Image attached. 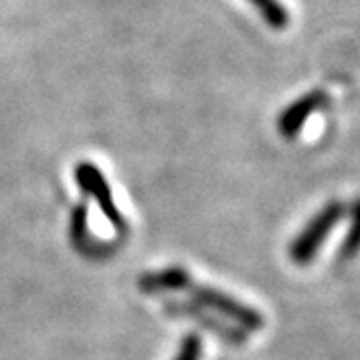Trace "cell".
Listing matches in <instances>:
<instances>
[{"instance_id":"obj_1","label":"cell","mask_w":360,"mask_h":360,"mask_svg":"<svg viewBox=\"0 0 360 360\" xmlns=\"http://www.w3.org/2000/svg\"><path fill=\"white\" fill-rule=\"evenodd\" d=\"M343 217H345V204L339 200L328 202L326 207H321L311 219L304 224V228L300 230V233L291 239L289 259L300 267L311 265V261L321 252L330 233L341 224Z\"/></svg>"},{"instance_id":"obj_2","label":"cell","mask_w":360,"mask_h":360,"mask_svg":"<svg viewBox=\"0 0 360 360\" xmlns=\"http://www.w3.org/2000/svg\"><path fill=\"white\" fill-rule=\"evenodd\" d=\"M185 291L191 295V300L204 308H209L215 315L224 317V319H230L235 321L241 330H248V332H256L265 328V317L256 311V308L239 302L237 297L228 295L219 289H213V287H204V285H198V282H189L185 287Z\"/></svg>"},{"instance_id":"obj_7","label":"cell","mask_w":360,"mask_h":360,"mask_svg":"<svg viewBox=\"0 0 360 360\" xmlns=\"http://www.w3.org/2000/svg\"><path fill=\"white\" fill-rule=\"evenodd\" d=\"M349 221H347V230H345V237L341 241L339 248V259L341 261H349L356 259L360 254V195L349 204V209H345Z\"/></svg>"},{"instance_id":"obj_3","label":"cell","mask_w":360,"mask_h":360,"mask_svg":"<svg viewBox=\"0 0 360 360\" xmlns=\"http://www.w3.org/2000/svg\"><path fill=\"white\" fill-rule=\"evenodd\" d=\"M328 102H330V98L323 89H311L304 96L295 98L285 111L278 113V120H276L278 133L285 139L297 137L304 131L306 122L311 120L315 113H319Z\"/></svg>"},{"instance_id":"obj_6","label":"cell","mask_w":360,"mask_h":360,"mask_svg":"<svg viewBox=\"0 0 360 360\" xmlns=\"http://www.w3.org/2000/svg\"><path fill=\"white\" fill-rule=\"evenodd\" d=\"M191 282V276L183 267H167L163 271L146 274L139 278V289L148 293L157 291H185V287Z\"/></svg>"},{"instance_id":"obj_9","label":"cell","mask_w":360,"mask_h":360,"mask_svg":"<svg viewBox=\"0 0 360 360\" xmlns=\"http://www.w3.org/2000/svg\"><path fill=\"white\" fill-rule=\"evenodd\" d=\"M202 347L204 345L198 334H187L174 360H202Z\"/></svg>"},{"instance_id":"obj_5","label":"cell","mask_w":360,"mask_h":360,"mask_svg":"<svg viewBox=\"0 0 360 360\" xmlns=\"http://www.w3.org/2000/svg\"><path fill=\"white\" fill-rule=\"evenodd\" d=\"M167 308H169V313H183L185 317L195 319V321L202 323L204 328L215 330V334H219V337H221L224 341H228V343H243V341L248 339V332H243V330H239V328H230V326H226L224 321L215 319L213 315H207V313L202 311V308H193V306L180 304V302L167 304Z\"/></svg>"},{"instance_id":"obj_4","label":"cell","mask_w":360,"mask_h":360,"mask_svg":"<svg viewBox=\"0 0 360 360\" xmlns=\"http://www.w3.org/2000/svg\"><path fill=\"white\" fill-rule=\"evenodd\" d=\"M76 183L81 185L83 191H87L89 195H94L100 204V211L105 213L117 230L124 228V219L122 215L117 213V207L113 202V195H111V187L107 185V180L102 178L100 169L91 163H81L76 167Z\"/></svg>"},{"instance_id":"obj_8","label":"cell","mask_w":360,"mask_h":360,"mask_svg":"<svg viewBox=\"0 0 360 360\" xmlns=\"http://www.w3.org/2000/svg\"><path fill=\"white\" fill-rule=\"evenodd\" d=\"M248 3L261 13L265 24L271 27L274 31H285L289 27L291 13L282 0H248Z\"/></svg>"}]
</instances>
